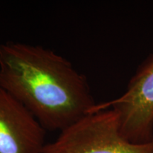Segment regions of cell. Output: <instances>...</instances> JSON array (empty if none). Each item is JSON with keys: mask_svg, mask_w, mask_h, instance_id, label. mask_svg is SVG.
I'll return each mask as SVG.
<instances>
[{"mask_svg": "<svg viewBox=\"0 0 153 153\" xmlns=\"http://www.w3.org/2000/svg\"><path fill=\"white\" fill-rule=\"evenodd\" d=\"M0 87L49 131H63L97 104L87 76L70 61L49 48L21 42L0 44Z\"/></svg>", "mask_w": 153, "mask_h": 153, "instance_id": "1", "label": "cell"}, {"mask_svg": "<svg viewBox=\"0 0 153 153\" xmlns=\"http://www.w3.org/2000/svg\"><path fill=\"white\" fill-rule=\"evenodd\" d=\"M45 131L24 105L0 87V153H42Z\"/></svg>", "mask_w": 153, "mask_h": 153, "instance_id": "4", "label": "cell"}, {"mask_svg": "<svg viewBox=\"0 0 153 153\" xmlns=\"http://www.w3.org/2000/svg\"><path fill=\"white\" fill-rule=\"evenodd\" d=\"M111 108L118 113L120 131L133 143L153 139V53L149 55L130 79L117 99L96 104L91 113Z\"/></svg>", "mask_w": 153, "mask_h": 153, "instance_id": "3", "label": "cell"}, {"mask_svg": "<svg viewBox=\"0 0 153 153\" xmlns=\"http://www.w3.org/2000/svg\"><path fill=\"white\" fill-rule=\"evenodd\" d=\"M42 153H153V139L145 143L126 140L118 113L108 108L86 115L60 131Z\"/></svg>", "mask_w": 153, "mask_h": 153, "instance_id": "2", "label": "cell"}]
</instances>
